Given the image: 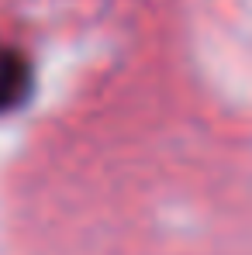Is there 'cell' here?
<instances>
[{
    "mask_svg": "<svg viewBox=\"0 0 252 255\" xmlns=\"http://www.w3.org/2000/svg\"><path fill=\"white\" fill-rule=\"evenodd\" d=\"M28 80V66L14 52H0V104L10 97H21V86Z\"/></svg>",
    "mask_w": 252,
    "mask_h": 255,
    "instance_id": "obj_1",
    "label": "cell"
}]
</instances>
